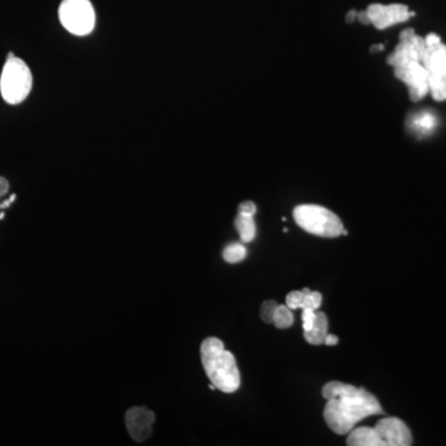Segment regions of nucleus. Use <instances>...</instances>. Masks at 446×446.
I'll return each mask as SVG.
<instances>
[{"instance_id":"11","label":"nucleus","mask_w":446,"mask_h":446,"mask_svg":"<svg viewBox=\"0 0 446 446\" xmlns=\"http://www.w3.org/2000/svg\"><path fill=\"white\" fill-rule=\"evenodd\" d=\"M347 445L350 446H382L380 436L375 428L361 427L353 428L347 438Z\"/></svg>"},{"instance_id":"29","label":"nucleus","mask_w":446,"mask_h":446,"mask_svg":"<svg viewBox=\"0 0 446 446\" xmlns=\"http://www.w3.org/2000/svg\"><path fill=\"white\" fill-rule=\"evenodd\" d=\"M4 219V214H0V220H3Z\"/></svg>"},{"instance_id":"14","label":"nucleus","mask_w":446,"mask_h":446,"mask_svg":"<svg viewBox=\"0 0 446 446\" xmlns=\"http://www.w3.org/2000/svg\"><path fill=\"white\" fill-rule=\"evenodd\" d=\"M292 310L289 309L286 305L278 304L273 316L274 326L280 328V330L292 326V322H294V315H292Z\"/></svg>"},{"instance_id":"24","label":"nucleus","mask_w":446,"mask_h":446,"mask_svg":"<svg viewBox=\"0 0 446 446\" xmlns=\"http://www.w3.org/2000/svg\"><path fill=\"white\" fill-rule=\"evenodd\" d=\"M325 344L327 346H335L339 344V337L333 333H327L326 339H325Z\"/></svg>"},{"instance_id":"4","label":"nucleus","mask_w":446,"mask_h":446,"mask_svg":"<svg viewBox=\"0 0 446 446\" xmlns=\"http://www.w3.org/2000/svg\"><path fill=\"white\" fill-rule=\"evenodd\" d=\"M294 220L304 231L319 237H339L344 225L337 214L319 205H300L294 208Z\"/></svg>"},{"instance_id":"27","label":"nucleus","mask_w":446,"mask_h":446,"mask_svg":"<svg viewBox=\"0 0 446 446\" xmlns=\"http://www.w3.org/2000/svg\"><path fill=\"white\" fill-rule=\"evenodd\" d=\"M378 51V50H383V45H377V46H373V48H371V51Z\"/></svg>"},{"instance_id":"3","label":"nucleus","mask_w":446,"mask_h":446,"mask_svg":"<svg viewBox=\"0 0 446 446\" xmlns=\"http://www.w3.org/2000/svg\"><path fill=\"white\" fill-rule=\"evenodd\" d=\"M32 87V75L23 59L10 53L0 76V93L9 104H19L28 98Z\"/></svg>"},{"instance_id":"1","label":"nucleus","mask_w":446,"mask_h":446,"mask_svg":"<svg viewBox=\"0 0 446 446\" xmlns=\"http://www.w3.org/2000/svg\"><path fill=\"white\" fill-rule=\"evenodd\" d=\"M326 399L324 418L333 433L345 435L367 416L383 414L380 402L364 388L333 381L322 388Z\"/></svg>"},{"instance_id":"18","label":"nucleus","mask_w":446,"mask_h":446,"mask_svg":"<svg viewBox=\"0 0 446 446\" xmlns=\"http://www.w3.org/2000/svg\"><path fill=\"white\" fill-rule=\"evenodd\" d=\"M304 297H305V292L303 290H294L289 292L286 295V306L292 310L301 309Z\"/></svg>"},{"instance_id":"23","label":"nucleus","mask_w":446,"mask_h":446,"mask_svg":"<svg viewBox=\"0 0 446 446\" xmlns=\"http://www.w3.org/2000/svg\"><path fill=\"white\" fill-rule=\"evenodd\" d=\"M356 19H358V21H360L361 24H371V19H369V12H367V10H364V12H357Z\"/></svg>"},{"instance_id":"7","label":"nucleus","mask_w":446,"mask_h":446,"mask_svg":"<svg viewBox=\"0 0 446 446\" xmlns=\"http://www.w3.org/2000/svg\"><path fill=\"white\" fill-rule=\"evenodd\" d=\"M392 67L396 77L408 86L411 101H419L428 95V75L422 61L403 59L393 64Z\"/></svg>"},{"instance_id":"5","label":"nucleus","mask_w":446,"mask_h":446,"mask_svg":"<svg viewBox=\"0 0 446 446\" xmlns=\"http://www.w3.org/2000/svg\"><path fill=\"white\" fill-rule=\"evenodd\" d=\"M422 64L428 75L429 92L436 101H446V45L440 36L429 34Z\"/></svg>"},{"instance_id":"17","label":"nucleus","mask_w":446,"mask_h":446,"mask_svg":"<svg viewBox=\"0 0 446 446\" xmlns=\"http://www.w3.org/2000/svg\"><path fill=\"white\" fill-rule=\"evenodd\" d=\"M322 297L319 292H310L309 294H305L304 297L303 306L301 309L317 310L322 306Z\"/></svg>"},{"instance_id":"9","label":"nucleus","mask_w":446,"mask_h":446,"mask_svg":"<svg viewBox=\"0 0 446 446\" xmlns=\"http://www.w3.org/2000/svg\"><path fill=\"white\" fill-rule=\"evenodd\" d=\"M375 431L380 436L382 446L411 445V433L409 428L398 418H384L375 424Z\"/></svg>"},{"instance_id":"10","label":"nucleus","mask_w":446,"mask_h":446,"mask_svg":"<svg viewBox=\"0 0 446 446\" xmlns=\"http://www.w3.org/2000/svg\"><path fill=\"white\" fill-rule=\"evenodd\" d=\"M155 414L144 407H134L125 413V425L131 438L138 443L148 440L153 431Z\"/></svg>"},{"instance_id":"28","label":"nucleus","mask_w":446,"mask_h":446,"mask_svg":"<svg viewBox=\"0 0 446 446\" xmlns=\"http://www.w3.org/2000/svg\"><path fill=\"white\" fill-rule=\"evenodd\" d=\"M303 292H305V294H309L311 290H310L309 288H304Z\"/></svg>"},{"instance_id":"19","label":"nucleus","mask_w":446,"mask_h":446,"mask_svg":"<svg viewBox=\"0 0 446 446\" xmlns=\"http://www.w3.org/2000/svg\"><path fill=\"white\" fill-rule=\"evenodd\" d=\"M278 304L275 303L274 300H267L263 303L261 306V317L264 322L267 324H273V316L277 309Z\"/></svg>"},{"instance_id":"20","label":"nucleus","mask_w":446,"mask_h":446,"mask_svg":"<svg viewBox=\"0 0 446 446\" xmlns=\"http://www.w3.org/2000/svg\"><path fill=\"white\" fill-rule=\"evenodd\" d=\"M316 313L315 310L303 309V328L304 331H309L310 328L314 325L315 322Z\"/></svg>"},{"instance_id":"12","label":"nucleus","mask_w":446,"mask_h":446,"mask_svg":"<svg viewBox=\"0 0 446 446\" xmlns=\"http://www.w3.org/2000/svg\"><path fill=\"white\" fill-rule=\"evenodd\" d=\"M327 331H328L327 316L325 315V313L317 311L314 325L309 331H304V337L309 342L310 345H322V344H325Z\"/></svg>"},{"instance_id":"16","label":"nucleus","mask_w":446,"mask_h":446,"mask_svg":"<svg viewBox=\"0 0 446 446\" xmlns=\"http://www.w3.org/2000/svg\"><path fill=\"white\" fill-rule=\"evenodd\" d=\"M413 124L416 127V131H422V133L430 131L436 124V119L434 115L430 113H422L416 115L413 119Z\"/></svg>"},{"instance_id":"2","label":"nucleus","mask_w":446,"mask_h":446,"mask_svg":"<svg viewBox=\"0 0 446 446\" xmlns=\"http://www.w3.org/2000/svg\"><path fill=\"white\" fill-rule=\"evenodd\" d=\"M201 362L208 380L221 392L233 393L241 386L236 358L217 337H208L201 345Z\"/></svg>"},{"instance_id":"22","label":"nucleus","mask_w":446,"mask_h":446,"mask_svg":"<svg viewBox=\"0 0 446 446\" xmlns=\"http://www.w3.org/2000/svg\"><path fill=\"white\" fill-rule=\"evenodd\" d=\"M9 187H10L9 181L6 178L0 176V197L6 196L9 191Z\"/></svg>"},{"instance_id":"13","label":"nucleus","mask_w":446,"mask_h":446,"mask_svg":"<svg viewBox=\"0 0 446 446\" xmlns=\"http://www.w3.org/2000/svg\"><path fill=\"white\" fill-rule=\"evenodd\" d=\"M234 225L239 233L241 241L243 243H250L256 238V222H254L253 216L238 214L236 221H234Z\"/></svg>"},{"instance_id":"8","label":"nucleus","mask_w":446,"mask_h":446,"mask_svg":"<svg viewBox=\"0 0 446 446\" xmlns=\"http://www.w3.org/2000/svg\"><path fill=\"white\" fill-rule=\"evenodd\" d=\"M371 24L377 29L383 30L393 26V25L405 23L414 15V12L409 10V8L403 4H371L367 8Z\"/></svg>"},{"instance_id":"15","label":"nucleus","mask_w":446,"mask_h":446,"mask_svg":"<svg viewBox=\"0 0 446 446\" xmlns=\"http://www.w3.org/2000/svg\"><path fill=\"white\" fill-rule=\"evenodd\" d=\"M245 257H247V248L244 247L243 244H230L223 250V259L231 264L242 262L243 259H245Z\"/></svg>"},{"instance_id":"6","label":"nucleus","mask_w":446,"mask_h":446,"mask_svg":"<svg viewBox=\"0 0 446 446\" xmlns=\"http://www.w3.org/2000/svg\"><path fill=\"white\" fill-rule=\"evenodd\" d=\"M59 18L62 26L73 35H89L95 29V12L89 0H62Z\"/></svg>"},{"instance_id":"26","label":"nucleus","mask_w":446,"mask_h":446,"mask_svg":"<svg viewBox=\"0 0 446 446\" xmlns=\"http://www.w3.org/2000/svg\"><path fill=\"white\" fill-rule=\"evenodd\" d=\"M15 198H17V195H12V196H10V198H9V200H6V203H1V205H0V208L9 207V206L12 205V201H14Z\"/></svg>"},{"instance_id":"21","label":"nucleus","mask_w":446,"mask_h":446,"mask_svg":"<svg viewBox=\"0 0 446 446\" xmlns=\"http://www.w3.org/2000/svg\"><path fill=\"white\" fill-rule=\"evenodd\" d=\"M257 212L256 203L252 201H244L239 205L238 214H245V216H254Z\"/></svg>"},{"instance_id":"25","label":"nucleus","mask_w":446,"mask_h":446,"mask_svg":"<svg viewBox=\"0 0 446 446\" xmlns=\"http://www.w3.org/2000/svg\"><path fill=\"white\" fill-rule=\"evenodd\" d=\"M357 18V12H355V10H350V12H347V15H346V20H347V23H352L355 19Z\"/></svg>"}]
</instances>
